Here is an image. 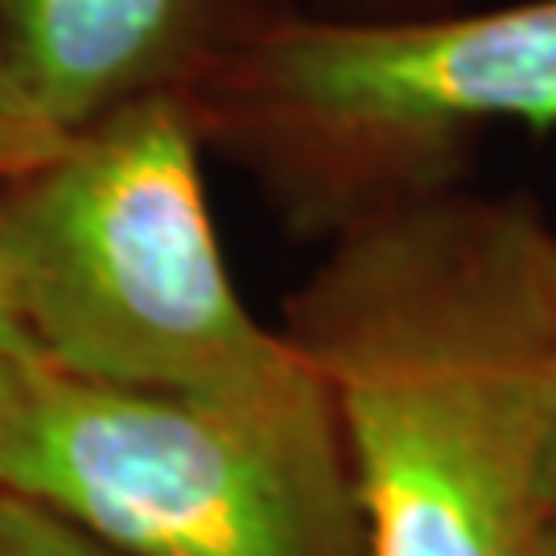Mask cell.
Listing matches in <instances>:
<instances>
[{
	"label": "cell",
	"mask_w": 556,
	"mask_h": 556,
	"mask_svg": "<svg viewBox=\"0 0 556 556\" xmlns=\"http://www.w3.org/2000/svg\"><path fill=\"white\" fill-rule=\"evenodd\" d=\"M330 392L367 556H553L556 231L438 186L334 227L285 309Z\"/></svg>",
	"instance_id": "6da1fadb"
},
{
	"label": "cell",
	"mask_w": 556,
	"mask_h": 556,
	"mask_svg": "<svg viewBox=\"0 0 556 556\" xmlns=\"http://www.w3.org/2000/svg\"><path fill=\"white\" fill-rule=\"evenodd\" d=\"M186 91L124 103L0 178V314L62 371L194 396L289 392L314 367L239 298Z\"/></svg>",
	"instance_id": "7a4b0ae2"
},
{
	"label": "cell",
	"mask_w": 556,
	"mask_h": 556,
	"mask_svg": "<svg viewBox=\"0 0 556 556\" xmlns=\"http://www.w3.org/2000/svg\"><path fill=\"white\" fill-rule=\"evenodd\" d=\"M0 495L124 556H367L321 376L194 396L62 371L0 314Z\"/></svg>",
	"instance_id": "3957f363"
},
{
	"label": "cell",
	"mask_w": 556,
	"mask_h": 556,
	"mask_svg": "<svg viewBox=\"0 0 556 556\" xmlns=\"http://www.w3.org/2000/svg\"><path fill=\"white\" fill-rule=\"evenodd\" d=\"M202 137L305 227L445 186L491 128H556V0L445 17H273L186 87Z\"/></svg>",
	"instance_id": "277c9868"
},
{
	"label": "cell",
	"mask_w": 556,
	"mask_h": 556,
	"mask_svg": "<svg viewBox=\"0 0 556 556\" xmlns=\"http://www.w3.org/2000/svg\"><path fill=\"white\" fill-rule=\"evenodd\" d=\"M223 0H0V50L21 112L46 137L161 91H186L219 50Z\"/></svg>",
	"instance_id": "5b68a950"
},
{
	"label": "cell",
	"mask_w": 556,
	"mask_h": 556,
	"mask_svg": "<svg viewBox=\"0 0 556 556\" xmlns=\"http://www.w3.org/2000/svg\"><path fill=\"white\" fill-rule=\"evenodd\" d=\"M0 556H124L34 503L0 495Z\"/></svg>",
	"instance_id": "8992f818"
},
{
	"label": "cell",
	"mask_w": 556,
	"mask_h": 556,
	"mask_svg": "<svg viewBox=\"0 0 556 556\" xmlns=\"http://www.w3.org/2000/svg\"><path fill=\"white\" fill-rule=\"evenodd\" d=\"M0 132L25 137V140H62V137H46L38 124H29V116L21 112L17 91H13V83H9V66H4V50H0Z\"/></svg>",
	"instance_id": "52a82bcc"
},
{
	"label": "cell",
	"mask_w": 556,
	"mask_h": 556,
	"mask_svg": "<svg viewBox=\"0 0 556 556\" xmlns=\"http://www.w3.org/2000/svg\"><path fill=\"white\" fill-rule=\"evenodd\" d=\"M59 140H25V137H9V132H0V178H9V174H17L25 169L29 161H38L46 149H54Z\"/></svg>",
	"instance_id": "ba28073f"
},
{
	"label": "cell",
	"mask_w": 556,
	"mask_h": 556,
	"mask_svg": "<svg viewBox=\"0 0 556 556\" xmlns=\"http://www.w3.org/2000/svg\"><path fill=\"white\" fill-rule=\"evenodd\" d=\"M544 491H548V536H553L556 556V404L553 420H548V441H544Z\"/></svg>",
	"instance_id": "9c48e42d"
}]
</instances>
